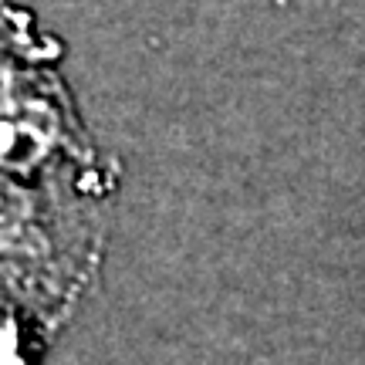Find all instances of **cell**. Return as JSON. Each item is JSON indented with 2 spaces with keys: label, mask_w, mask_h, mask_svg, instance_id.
<instances>
[{
  "label": "cell",
  "mask_w": 365,
  "mask_h": 365,
  "mask_svg": "<svg viewBox=\"0 0 365 365\" xmlns=\"http://www.w3.org/2000/svg\"><path fill=\"white\" fill-rule=\"evenodd\" d=\"M115 182L78 173H0V304L58 335L102 267L105 203Z\"/></svg>",
  "instance_id": "1"
},
{
  "label": "cell",
  "mask_w": 365,
  "mask_h": 365,
  "mask_svg": "<svg viewBox=\"0 0 365 365\" xmlns=\"http://www.w3.org/2000/svg\"><path fill=\"white\" fill-rule=\"evenodd\" d=\"M58 58L61 44L41 31L34 14L0 0V173L21 180L78 173L118 182Z\"/></svg>",
  "instance_id": "2"
},
{
  "label": "cell",
  "mask_w": 365,
  "mask_h": 365,
  "mask_svg": "<svg viewBox=\"0 0 365 365\" xmlns=\"http://www.w3.org/2000/svg\"><path fill=\"white\" fill-rule=\"evenodd\" d=\"M51 335L11 304H0V365H41Z\"/></svg>",
  "instance_id": "3"
}]
</instances>
